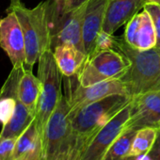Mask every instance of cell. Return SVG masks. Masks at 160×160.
<instances>
[{
  "label": "cell",
  "instance_id": "11",
  "mask_svg": "<svg viewBox=\"0 0 160 160\" xmlns=\"http://www.w3.org/2000/svg\"><path fill=\"white\" fill-rule=\"evenodd\" d=\"M160 90L150 91L136 96L131 101L130 116L125 128L138 130L143 127L159 128Z\"/></svg>",
  "mask_w": 160,
  "mask_h": 160
},
{
  "label": "cell",
  "instance_id": "27",
  "mask_svg": "<svg viewBox=\"0 0 160 160\" xmlns=\"http://www.w3.org/2000/svg\"><path fill=\"white\" fill-rule=\"evenodd\" d=\"M89 0H70V11L88 2Z\"/></svg>",
  "mask_w": 160,
  "mask_h": 160
},
{
  "label": "cell",
  "instance_id": "10",
  "mask_svg": "<svg viewBox=\"0 0 160 160\" xmlns=\"http://www.w3.org/2000/svg\"><path fill=\"white\" fill-rule=\"evenodd\" d=\"M0 46L7 53L12 67H26L24 32L18 17L12 11L7 10V16L0 21Z\"/></svg>",
  "mask_w": 160,
  "mask_h": 160
},
{
  "label": "cell",
  "instance_id": "15",
  "mask_svg": "<svg viewBox=\"0 0 160 160\" xmlns=\"http://www.w3.org/2000/svg\"><path fill=\"white\" fill-rule=\"evenodd\" d=\"M14 160H43L42 137L35 120L17 138Z\"/></svg>",
  "mask_w": 160,
  "mask_h": 160
},
{
  "label": "cell",
  "instance_id": "7",
  "mask_svg": "<svg viewBox=\"0 0 160 160\" xmlns=\"http://www.w3.org/2000/svg\"><path fill=\"white\" fill-rule=\"evenodd\" d=\"M64 78V96L70 106L71 111H74L91 103L101 100L113 94H128L127 88L121 79L108 81L84 87L79 84L76 75Z\"/></svg>",
  "mask_w": 160,
  "mask_h": 160
},
{
  "label": "cell",
  "instance_id": "17",
  "mask_svg": "<svg viewBox=\"0 0 160 160\" xmlns=\"http://www.w3.org/2000/svg\"><path fill=\"white\" fill-rule=\"evenodd\" d=\"M41 89L40 78L33 74L32 70L25 67L19 82L18 100L34 114H36Z\"/></svg>",
  "mask_w": 160,
  "mask_h": 160
},
{
  "label": "cell",
  "instance_id": "28",
  "mask_svg": "<svg viewBox=\"0 0 160 160\" xmlns=\"http://www.w3.org/2000/svg\"><path fill=\"white\" fill-rule=\"evenodd\" d=\"M137 160H152L149 153H145V154H141L139 156H137Z\"/></svg>",
  "mask_w": 160,
  "mask_h": 160
},
{
  "label": "cell",
  "instance_id": "22",
  "mask_svg": "<svg viewBox=\"0 0 160 160\" xmlns=\"http://www.w3.org/2000/svg\"><path fill=\"white\" fill-rule=\"evenodd\" d=\"M114 44H115V36L111 35L102 29L96 37L94 48L91 55H93V54H96V53H99L102 51L109 50V49H114Z\"/></svg>",
  "mask_w": 160,
  "mask_h": 160
},
{
  "label": "cell",
  "instance_id": "24",
  "mask_svg": "<svg viewBox=\"0 0 160 160\" xmlns=\"http://www.w3.org/2000/svg\"><path fill=\"white\" fill-rule=\"evenodd\" d=\"M17 138L0 139V160H14Z\"/></svg>",
  "mask_w": 160,
  "mask_h": 160
},
{
  "label": "cell",
  "instance_id": "14",
  "mask_svg": "<svg viewBox=\"0 0 160 160\" xmlns=\"http://www.w3.org/2000/svg\"><path fill=\"white\" fill-rule=\"evenodd\" d=\"M25 67H12L0 90V123L5 125L12 117L18 102L19 82Z\"/></svg>",
  "mask_w": 160,
  "mask_h": 160
},
{
  "label": "cell",
  "instance_id": "31",
  "mask_svg": "<svg viewBox=\"0 0 160 160\" xmlns=\"http://www.w3.org/2000/svg\"><path fill=\"white\" fill-rule=\"evenodd\" d=\"M159 129H160V123H159Z\"/></svg>",
  "mask_w": 160,
  "mask_h": 160
},
{
  "label": "cell",
  "instance_id": "4",
  "mask_svg": "<svg viewBox=\"0 0 160 160\" xmlns=\"http://www.w3.org/2000/svg\"><path fill=\"white\" fill-rule=\"evenodd\" d=\"M38 63V77L41 80L42 89L36 109L35 121L42 138L48 120L63 95L61 92L63 75L57 65L52 49L44 51L40 57Z\"/></svg>",
  "mask_w": 160,
  "mask_h": 160
},
{
  "label": "cell",
  "instance_id": "2",
  "mask_svg": "<svg viewBox=\"0 0 160 160\" xmlns=\"http://www.w3.org/2000/svg\"><path fill=\"white\" fill-rule=\"evenodd\" d=\"M114 49L121 52L130 62L126 73L121 78L130 96L160 90V49L134 48L125 42L123 35L115 36Z\"/></svg>",
  "mask_w": 160,
  "mask_h": 160
},
{
  "label": "cell",
  "instance_id": "1",
  "mask_svg": "<svg viewBox=\"0 0 160 160\" xmlns=\"http://www.w3.org/2000/svg\"><path fill=\"white\" fill-rule=\"evenodd\" d=\"M132 100L127 94H113L70 111L71 149L81 156L89 141Z\"/></svg>",
  "mask_w": 160,
  "mask_h": 160
},
{
  "label": "cell",
  "instance_id": "12",
  "mask_svg": "<svg viewBox=\"0 0 160 160\" xmlns=\"http://www.w3.org/2000/svg\"><path fill=\"white\" fill-rule=\"evenodd\" d=\"M146 2V0H108L103 30L114 35L140 9H143Z\"/></svg>",
  "mask_w": 160,
  "mask_h": 160
},
{
  "label": "cell",
  "instance_id": "8",
  "mask_svg": "<svg viewBox=\"0 0 160 160\" xmlns=\"http://www.w3.org/2000/svg\"><path fill=\"white\" fill-rule=\"evenodd\" d=\"M87 3L66 13H59L53 0L52 10V50L61 44H69L85 52L83 25ZM86 53V52H85Z\"/></svg>",
  "mask_w": 160,
  "mask_h": 160
},
{
  "label": "cell",
  "instance_id": "3",
  "mask_svg": "<svg viewBox=\"0 0 160 160\" xmlns=\"http://www.w3.org/2000/svg\"><path fill=\"white\" fill-rule=\"evenodd\" d=\"M52 10L53 0L41 2L33 9L23 4L8 8L15 12L24 32L27 69L32 70L42 53L52 49Z\"/></svg>",
  "mask_w": 160,
  "mask_h": 160
},
{
  "label": "cell",
  "instance_id": "20",
  "mask_svg": "<svg viewBox=\"0 0 160 160\" xmlns=\"http://www.w3.org/2000/svg\"><path fill=\"white\" fill-rule=\"evenodd\" d=\"M136 133L135 129L125 128L112 143L103 160H137V157L129 156Z\"/></svg>",
  "mask_w": 160,
  "mask_h": 160
},
{
  "label": "cell",
  "instance_id": "30",
  "mask_svg": "<svg viewBox=\"0 0 160 160\" xmlns=\"http://www.w3.org/2000/svg\"><path fill=\"white\" fill-rule=\"evenodd\" d=\"M148 3H154V4H160V0H146Z\"/></svg>",
  "mask_w": 160,
  "mask_h": 160
},
{
  "label": "cell",
  "instance_id": "29",
  "mask_svg": "<svg viewBox=\"0 0 160 160\" xmlns=\"http://www.w3.org/2000/svg\"><path fill=\"white\" fill-rule=\"evenodd\" d=\"M21 3V0H11V5L10 7H15V6H19Z\"/></svg>",
  "mask_w": 160,
  "mask_h": 160
},
{
  "label": "cell",
  "instance_id": "32",
  "mask_svg": "<svg viewBox=\"0 0 160 160\" xmlns=\"http://www.w3.org/2000/svg\"><path fill=\"white\" fill-rule=\"evenodd\" d=\"M0 21H1V19H0Z\"/></svg>",
  "mask_w": 160,
  "mask_h": 160
},
{
  "label": "cell",
  "instance_id": "19",
  "mask_svg": "<svg viewBox=\"0 0 160 160\" xmlns=\"http://www.w3.org/2000/svg\"><path fill=\"white\" fill-rule=\"evenodd\" d=\"M139 14V24L137 29L134 48L139 50H148L155 47L156 35L152 21L146 11Z\"/></svg>",
  "mask_w": 160,
  "mask_h": 160
},
{
  "label": "cell",
  "instance_id": "6",
  "mask_svg": "<svg viewBox=\"0 0 160 160\" xmlns=\"http://www.w3.org/2000/svg\"><path fill=\"white\" fill-rule=\"evenodd\" d=\"M70 111V106L63 94L50 116L42 135L43 160H55L59 154L70 151L72 144Z\"/></svg>",
  "mask_w": 160,
  "mask_h": 160
},
{
  "label": "cell",
  "instance_id": "23",
  "mask_svg": "<svg viewBox=\"0 0 160 160\" xmlns=\"http://www.w3.org/2000/svg\"><path fill=\"white\" fill-rule=\"evenodd\" d=\"M143 10L146 11L154 27L155 35H156V45L155 47L160 49V4H154V3H148L146 2Z\"/></svg>",
  "mask_w": 160,
  "mask_h": 160
},
{
  "label": "cell",
  "instance_id": "21",
  "mask_svg": "<svg viewBox=\"0 0 160 160\" xmlns=\"http://www.w3.org/2000/svg\"><path fill=\"white\" fill-rule=\"evenodd\" d=\"M158 131L159 128L155 127H143L137 130L129 156L137 157L141 154L148 153L156 140Z\"/></svg>",
  "mask_w": 160,
  "mask_h": 160
},
{
  "label": "cell",
  "instance_id": "26",
  "mask_svg": "<svg viewBox=\"0 0 160 160\" xmlns=\"http://www.w3.org/2000/svg\"><path fill=\"white\" fill-rule=\"evenodd\" d=\"M79 158H80V155L78 153L72 152L70 149L69 152L59 154L55 160H79Z\"/></svg>",
  "mask_w": 160,
  "mask_h": 160
},
{
  "label": "cell",
  "instance_id": "16",
  "mask_svg": "<svg viewBox=\"0 0 160 160\" xmlns=\"http://www.w3.org/2000/svg\"><path fill=\"white\" fill-rule=\"evenodd\" d=\"M57 65L63 77L76 75L84 66L88 56L85 52L69 44L58 45L53 49Z\"/></svg>",
  "mask_w": 160,
  "mask_h": 160
},
{
  "label": "cell",
  "instance_id": "9",
  "mask_svg": "<svg viewBox=\"0 0 160 160\" xmlns=\"http://www.w3.org/2000/svg\"><path fill=\"white\" fill-rule=\"evenodd\" d=\"M130 110L131 102L89 141L79 160H103L112 143L125 129Z\"/></svg>",
  "mask_w": 160,
  "mask_h": 160
},
{
  "label": "cell",
  "instance_id": "25",
  "mask_svg": "<svg viewBox=\"0 0 160 160\" xmlns=\"http://www.w3.org/2000/svg\"><path fill=\"white\" fill-rule=\"evenodd\" d=\"M148 153L152 160H160V129L158 131L156 140H155L152 150Z\"/></svg>",
  "mask_w": 160,
  "mask_h": 160
},
{
  "label": "cell",
  "instance_id": "18",
  "mask_svg": "<svg viewBox=\"0 0 160 160\" xmlns=\"http://www.w3.org/2000/svg\"><path fill=\"white\" fill-rule=\"evenodd\" d=\"M34 120L35 114L18 100L12 117L5 125H3L0 133V139L18 138Z\"/></svg>",
  "mask_w": 160,
  "mask_h": 160
},
{
  "label": "cell",
  "instance_id": "13",
  "mask_svg": "<svg viewBox=\"0 0 160 160\" xmlns=\"http://www.w3.org/2000/svg\"><path fill=\"white\" fill-rule=\"evenodd\" d=\"M108 4V0H89L87 3L83 25V42L87 56L92 54L96 37L103 29Z\"/></svg>",
  "mask_w": 160,
  "mask_h": 160
},
{
  "label": "cell",
  "instance_id": "5",
  "mask_svg": "<svg viewBox=\"0 0 160 160\" xmlns=\"http://www.w3.org/2000/svg\"><path fill=\"white\" fill-rule=\"evenodd\" d=\"M129 66V60L121 52L109 49L89 56L76 78L80 85L88 87L108 80L121 79Z\"/></svg>",
  "mask_w": 160,
  "mask_h": 160
}]
</instances>
